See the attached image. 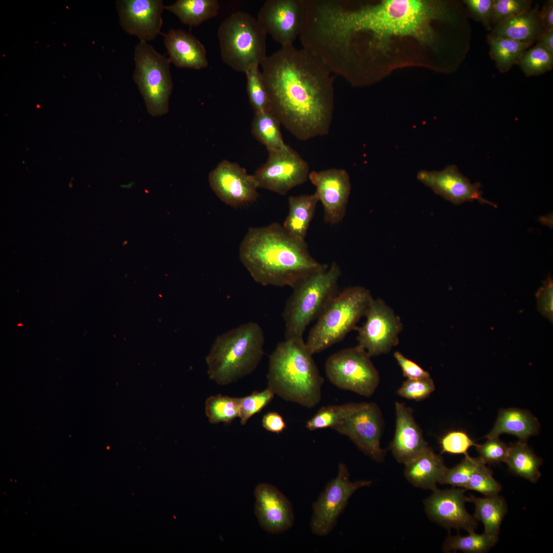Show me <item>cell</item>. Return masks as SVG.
Listing matches in <instances>:
<instances>
[{
  "mask_svg": "<svg viewBox=\"0 0 553 553\" xmlns=\"http://www.w3.org/2000/svg\"><path fill=\"white\" fill-rule=\"evenodd\" d=\"M255 515L261 527L272 534L282 533L293 525L294 514L289 500L275 486L258 484L254 491Z\"/></svg>",
  "mask_w": 553,
  "mask_h": 553,
  "instance_id": "obj_21",
  "label": "cell"
},
{
  "mask_svg": "<svg viewBox=\"0 0 553 553\" xmlns=\"http://www.w3.org/2000/svg\"><path fill=\"white\" fill-rule=\"evenodd\" d=\"M384 428L381 410L374 402H358L355 409L332 429L348 437L363 453L377 462L384 460L380 446Z\"/></svg>",
  "mask_w": 553,
  "mask_h": 553,
  "instance_id": "obj_13",
  "label": "cell"
},
{
  "mask_svg": "<svg viewBox=\"0 0 553 553\" xmlns=\"http://www.w3.org/2000/svg\"><path fill=\"white\" fill-rule=\"evenodd\" d=\"M309 174L308 163L287 145L282 150L269 152L265 163L253 176L259 188L285 195L292 188L306 182Z\"/></svg>",
  "mask_w": 553,
  "mask_h": 553,
  "instance_id": "obj_14",
  "label": "cell"
},
{
  "mask_svg": "<svg viewBox=\"0 0 553 553\" xmlns=\"http://www.w3.org/2000/svg\"><path fill=\"white\" fill-rule=\"evenodd\" d=\"M341 275L339 266L333 262L292 288L282 314L285 338H303L306 327L318 318L339 292Z\"/></svg>",
  "mask_w": 553,
  "mask_h": 553,
  "instance_id": "obj_6",
  "label": "cell"
},
{
  "mask_svg": "<svg viewBox=\"0 0 553 553\" xmlns=\"http://www.w3.org/2000/svg\"><path fill=\"white\" fill-rule=\"evenodd\" d=\"M318 201L315 193L288 198L289 212L283 226L289 235L299 240L305 241Z\"/></svg>",
  "mask_w": 553,
  "mask_h": 553,
  "instance_id": "obj_27",
  "label": "cell"
},
{
  "mask_svg": "<svg viewBox=\"0 0 553 553\" xmlns=\"http://www.w3.org/2000/svg\"><path fill=\"white\" fill-rule=\"evenodd\" d=\"M464 489L492 496L498 494L502 485L493 477L492 470L482 461L472 474Z\"/></svg>",
  "mask_w": 553,
  "mask_h": 553,
  "instance_id": "obj_38",
  "label": "cell"
},
{
  "mask_svg": "<svg viewBox=\"0 0 553 553\" xmlns=\"http://www.w3.org/2000/svg\"><path fill=\"white\" fill-rule=\"evenodd\" d=\"M539 6L494 25L488 36L513 40L530 47L544 31Z\"/></svg>",
  "mask_w": 553,
  "mask_h": 553,
  "instance_id": "obj_24",
  "label": "cell"
},
{
  "mask_svg": "<svg viewBox=\"0 0 553 553\" xmlns=\"http://www.w3.org/2000/svg\"><path fill=\"white\" fill-rule=\"evenodd\" d=\"M134 58L133 79L148 112L154 117L166 114L173 87L169 59L141 41L135 47Z\"/></svg>",
  "mask_w": 553,
  "mask_h": 553,
  "instance_id": "obj_9",
  "label": "cell"
},
{
  "mask_svg": "<svg viewBox=\"0 0 553 553\" xmlns=\"http://www.w3.org/2000/svg\"><path fill=\"white\" fill-rule=\"evenodd\" d=\"M405 475L413 485L434 490L446 471L443 458L428 446L405 464Z\"/></svg>",
  "mask_w": 553,
  "mask_h": 553,
  "instance_id": "obj_25",
  "label": "cell"
},
{
  "mask_svg": "<svg viewBox=\"0 0 553 553\" xmlns=\"http://www.w3.org/2000/svg\"><path fill=\"white\" fill-rule=\"evenodd\" d=\"M416 177L436 194L455 205L476 200L481 204L496 207L483 198L479 189L480 184L472 183L455 165H449L440 171L420 170Z\"/></svg>",
  "mask_w": 553,
  "mask_h": 553,
  "instance_id": "obj_19",
  "label": "cell"
},
{
  "mask_svg": "<svg viewBox=\"0 0 553 553\" xmlns=\"http://www.w3.org/2000/svg\"><path fill=\"white\" fill-rule=\"evenodd\" d=\"M371 484L369 480H350L346 465L339 463L337 475L327 483L313 503L310 521L312 533L320 537L330 533L351 496L359 488Z\"/></svg>",
  "mask_w": 553,
  "mask_h": 553,
  "instance_id": "obj_11",
  "label": "cell"
},
{
  "mask_svg": "<svg viewBox=\"0 0 553 553\" xmlns=\"http://www.w3.org/2000/svg\"><path fill=\"white\" fill-rule=\"evenodd\" d=\"M373 297L367 288L356 286L339 291L308 334L306 346L312 354L341 341L365 316Z\"/></svg>",
  "mask_w": 553,
  "mask_h": 553,
  "instance_id": "obj_7",
  "label": "cell"
},
{
  "mask_svg": "<svg viewBox=\"0 0 553 553\" xmlns=\"http://www.w3.org/2000/svg\"><path fill=\"white\" fill-rule=\"evenodd\" d=\"M441 453L463 454L467 455L469 449L477 444L469 435L461 430H453L447 432L439 440Z\"/></svg>",
  "mask_w": 553,
  "mask_h": 553,
  "instance_id": "obj_41",
  "label": "cell"
},
{
  "mask_svg": "<svg viewBox=\"0 0 553 553\" xmlns=\"http://www.w3.org/2000/svg\"><path fill=\"white\" fill-rule=\"evenodd\" d=\"M435 386L432 378L425 379H407L397 390L398 395L408 399L422 400L434 391Z\"/></svg>",
  "mask_w": 553,
  "mask_h": 553,
  "instance_id": "obj_43",
  "label": "cell"
},
{
  "mask_svg": "<svg viewBox=\"0 0 553 553\" xmlns=\"http://www.w3.org/2000/svg\"><path fill=\"white\" fill-rule=\"evenodd\" d=\"M482 444L475 446L479 458L485 464H495L505 461L508 446L499 437L487 438Z\"/></svg>",
  "mask_w": 553,
  "mask_h": 553,
  "instance_id": "obj_44",
  "label": "cell"
},
{
  "mask_svg": "<svg viewBox=\"0 0 553 553\" xmlns=\"http://www.w3.org/2000/svg\"><path fill=\"white\" fill-rule=\"evenodd\" d=\"M358 403L352 402L323 407L307 421L306 428L310 431L332 429L349 416L355 409Z\"/></svg>",
  "mask_w": 553,
  "mask_h": 553,
  "instance_id": "obj_35",
  "label": "cell"
},
{
  "mask_svg": "<svg viewBox=\"0 0 553 553\" xmlns=\"http://www.w3.org/2000/svg\"><path fill=\"white\" fill-rule=\"evenodd\" d=\"M537 41L538 44L553 53V30L544 31Z\"/></svg>",
  "mask_w": 553,
  "mask_h": 553,
  "instance_id": "obj_50",
  "label": "cell"
},
{
  "mask_svg": "<svg viewBox=\"0 0 553 553\" xmlns=\"http://www.w3.org/2000/svg\"><path fill=\"white\" fill-rule=\"evenodd\" d=\"M239 257L254 280L264 286L292 288L327 265L311 256L305 241L294 238L277 223L249 228Z\"/></svg>",
  "mask_w": 553,
  "mask_h": 553,
  "instance_id": "obj_3",
  "label": "cell"
},
{
  "mask_svg": "<svg viewBox=\"0 0 553 553\" xmlns=\"http://www.w3.org/2000/svg\"><path fill=\"white\" fill-rule=\"evenodd\" d=\"M465 491L460 487L442 490L436 488L423 502L428 516L445 528L474 532L478 522L465 508V504L468 502Z\"/></svg>",
  "mask_w": 553,
  "mask_h": 553,
  "instance_id": "obj_18",
  "label": "cell"
},
{
  "mask_svg": "<svg viewBox=\"0 0 553 553\" xmlns=\"http://www.w3.org/2000/svg\"><path fill=\"white\" fill-rule=\"evenodd\" d=\"M330 9L337 27L377 72L379 58L394 39L411 37L431 43L435 36L432 22L450 19L441 1L333 0Z\"/></svg>",
  "mask_w": 553,
  "mask_h": 553,
  "instance_id": "obj_2",
  "label": "cell"
},
{
  "mask_svg": "<svg viewBox=\"0 0 553 553\" xmlns=\"http://www.w3.org/2000/svg\"><path fill=\"white\" fill-rule=\"evenodd\" d=\"M395 413V433L389 448L397 461L405 464L426 449L428 444L410 407L396 402Z\"/></svg>",
  "mask_w": 553,
  "mask_h": 553,
  "instance_id": "obj_22",
  "label": "cell"
},
{
  "mask_svg": "<svg viewBox=\"0 0 553 553\" xmlns=\"http://www.w3.org/2000/svg\"><path fill=\"white\" fill-rule=\"evenodd\" d=\"M262 426L267 431L275 433L282 432L286 428L283 417L275 412H270L263 417Z\"/></svg>",
  "mask_w": 553,
  "mask_h": 553,
  "instance_id": "obj_48",
  "label": "cell"
},
{
  "mask_svg": "<svg viewBox=\"0 0 553 553\" xmlns=\"http://www.w3.org/2000/svg\"><path fill=\"white\" fill-rule=\"evenodd\" d=\"M241 397L218 394L209 397L205 402V413L213 424L230 423L239 417Z\"/></svg>",
  "mask_w": 553,
  "mask_h": 553,
  "instance_id": "obj_33",
  "label": "cell"
},
{
  "mask_svg": "<svg viewBox=\"0 0 553 553\" xmlns=\"http://www.w3.org/2000/svg\"><path fill=\"white\" fill-rule=\"evenodd\" d=\"M303 338H285L269 356L268 388L286 401L307 408L321 399L324 380Z\"/></svg>",
  "mask_w": 553,
  "mask_h": 553,
  "instance_id": "obj_4",
  "label": "cell"
},
{
  "mask_svg": "<svg viewBox=\"0 0 553 553\" xmlns=\"http://www.w3.org/2000/svg\"><path fill=\"white\" fill-rule=\"evenodd\" d=\"M281 122L270 111L255 112L251 124L254 137L268 153L279 151L286 145L281 132Z\"/></svg>",
  "mask_w": 553,
  "mask_h": 553,
  "instance_id": "obj_31",
  "label": "cell"
},
{
  "mask_svg": "<svg viewBox=\"0 0 553 553\" xmlns=\"http://www.w3.org/2000/svg\"><path fill=\"white\" fill-rule=\"evenodd\" d=\"M529 0H494L492 26L503 22L531 9Z\"/></svg>",
  "mask_w": 553,
  "mask_h": 553,
  "instance_id": "obj_42",
  "label": "cell"
},
{
  "mask_svg": "<svg viewBox=\"0 0 553 553\" xmlns=\"http://www.w3.org/2000/svg\"><path fill=\"white\" fill-rule=\"evenodd\" d=\"M490 55L502 73L508 71L518 64L524 52L530 47L527 45L504 38L487 36Z\"/></svg>",
  "mask_w": 553,
  "mask_h": 553,
  "instance_id": "obj_32",
  "label": "cell"
},
{
  "mask_svg": "<svg viewBox=\"0 0 553 553\" xmlns=\"http://www.w3.org/2000/svg\"><path fill=\"white\" fill-rule=\"evenodd\" d=\"M539 430L538 420L529 411L518 408L501 409L493 429L484 437H498L506 433L526 442L530 436L538 434Z\"/></svg>",
  "mask_w": 553,
  "mask_h": 553,
  "instance_id": "obj_26",
  "label": "cell"
},
{
  "mask_svg": "<svg viewBox=\"0 0 553 553\" xmlns=\"http://www.w3.org/2000/svg\"><path fill=\"white\" fill-rule=\"evenodd\" d=\"M164 6L162 0L118 1L120 25L125 32L141 41L152 40L161 33Z\"/></svg>",
  "mask_w": 553,
  "mask_h": 553,
  "instance_id": "obj_20",
  "label": "cell"
},
{
  "mask_svg": "<svg viewBox=\"0 0 553 553\" xmlns=\"http://www.w3.org/2000/svg\"><path fill=\"white\" fill-rule=\"evenodd\" d=\"M304 12V0H267L257 19L267 34L285 47L293 45L300 36Z\"/></svg>",
  "mask_w": 553,
  "mask_h": 553,
  "instance_id": "obj_15",
  "label": "cell"
},
{
  "mask_svg": "<svg viewBox=\"0 0 553 553\" xmlns=\"http://www.w3.org/2000/svg\"><path fill=\"white\" fill-rule=\"evenodd\" d=\"M463 3L472 18L480 22L487 30L491 31L494 0H465Z\"/></svg>",
  "mask_w": 553,
  "mask_h": 553,
  "instance_id": "obj_45",
  "label": "cell"
},
{
  "mask_svg": "<svg viewBox=\"0 0 553 553\" xmlns=\"http://www.w3.org/2000/svg\"><path fill=\"white\" fill-rule=\"evenodd\" d=\"M164 42L168 58L176 67L196 70L207 67L205 47L194 36L181 30L171 29L164 34Z\"/></svg>",
  "mask_w": 553,
  "mask_h": 553,
  "instance_id": "obj_23",
  "label": "cell"
},
{
  "mask_svg": "<svg viewBox=\"0 0 553 553\" xmlns=\"http://www.w3.org/2000/svg\"><path fill=\"white\" fill-rule=\"evenodd\" d=\"M364 325L356 327L358 346L370 357L388 353L399 343L402 329L400 317L384 300L372 299Z\"/></svg>",
  "mask_w": 553,
  "mask_h": 553,
  "instance_id": "obj_12",
  "label": "cell"
},
{
  "mask_svg": "<svg viewBox=\"0 0 553 553\" xmlns=\"http://www.w3.org/2000/svg\"><path fill=\"white\" fill-rule=\"evenodd\" d=\"M541 21L544 31L553 30V1H547L539 11Z\"/></svg>",
  "mask_w": 553,
  "mask_h": 553,
  "instance_id": "obj_49",
  "label": "cell"
},
{
  "mask_svg": "<svg viewBox=\"0 0 553 553\" xmlns=\"http://www.w3.org/2000/svg\"><path fill=\"white\" fill-rule=\"evenodd\" d=\"M309 179L322 204L324 222L333 225L340 223L345 216L351 189L348 172L335 168L312 171Z\"/></svg>",
  "mask_w": 553,
  "mask_h": 553,
  "instance_id": "obj_16",
  "label": "cell"
},
{
  "mask_svg": "<svg viewBox=\"0 0 553 553\" xmlns=\"http://www.w3.org/2000/svg\"><path fill=\"white\" fill-rule=\"evenodd\" d=\"M266 36L257 19L245 12L232 13L218 30L223 61L243 73L252 66H260L267 57Z\"/></svg>",
  "mask_w": 553,
  "mask_h": 553,
  "instance_id": "obj_8",
  "label": "cell"
},
{
  "mask_svg": "<svg viewBox=\"0 0 553 553\" xmlns=\"http://www.w3.org/2000/svg\"><path fill=\"white\" fill-rule=\"evenodd\" d=\"M164 9L176 15L184 25L197 26L218 14L217 0H178Z\"/></svg>",
  "mask_w": 553,
  "mask_h": 553,
  "instance_id": "obj_30",
  "label": "cell"
},
{
  "mask_svg": "<svg viewBox=\"0 0 553 553\" xmlns=\"http://www.w3.org/2000/svg\"><path fill=\"white\" fill-rule=\"evenodd\" d=\"M505 462L512 473L532 483L537 482L541 476L539 467L543 459L537 456L525 442L519 441L508 446Z\"/></svg>",
  "mask_w": 553,
  "mask_h": 553,
  "instance_id": "obj_29",
  "label": "cell"
},
{
  "mask_svg": "<svg viewBox=\"0 0 553 553\" xmlns=\"http://www.w3.org/2000/svg\"><path fill=\"white\" fill-rule=\"evenodd\" d=\"M527 77L539 76L553 67V53L537 44L527 49L518 64Z\"/></svg>",
  "mask_w": 553,
  "mask_h": 553,
  "instance_id": "obj_36",
  "label": "cell"
},
{
  "mask_svg": "<svg viewBox=\"0 0 553 553\" xmlns=\"http://www.w3.org/2000/svg\"><path fill=\"white\" fill-rule=\"evenodd\" d=\"M468 502L474 504V517L483 523L484 532L498 541L500 526L507 511L504 498L498 494L483 498L471 495Z\"/></svg>",
  "mask_w": 553,
  "mask_h": 553,
  "instance_id": "obj_28",
  "label": "cell"
},
{
  "mask_svg": "<svg viewBox=\"0 0 553 553\" xmlns=\"http://www.w3.org/2000/svg\"><path fill=\"white\" fill-rule=\"evenodd\" d=\"M394 357L401 368L403 376L408 379H420L430 377V374L428 371L414 361L406 357L400 352H395Z\"/></svg>",
  "mask_w": 553,
  "mask_h": 553,
  "instance_id": "obj_46",
  "label": "cell"
},
{
  "mask_svg": "<svg viewBox=\"0 0 553 553\" xmlns=\"http://www.w3.org/2000/svg\"><path fill=\"white\" fill-rule=\"evenodd\" d=\"M245 74L249 101L253 109L255 112L271 111L268 95L259 66H251L245 71Z\"/></svg>",
  "mask_w": 553,
  "mask_h": 553,
  "instance_id": "obj_37",
  "label": "cell"
},
{
  "mask_svg": "<svg viewBox=\"0 0 553 553\" xmlns=\"http://www.w3.org/2000/svg\"><path fill=\"white\" fill-rule=\"evenodd\" d=\"M367 352L358 345L340 350L327 359V378L338 388L365 397L372 396L379 375Z\"/></svg>",
  "mask_w": 553,
  "mask_h": 553,
  "instance_id": "obj_10",
  "label": "cell"
},
{
  "mask_svg": "<svg viewBox=\"0 0 553 553\" xmlns=\"http://www.w3.org/2000/svg\"><path fill=\"white\" fill-rule=\"evenodd\" d=\"M210 187L225 204L238 206L254 200L259 186L253 175L226 160L221 161L209 174Z\"/></svg>",
  "mask_w": 553,
  "mask_h": 553,
  "instance_id": "obj_17",
  "label": "cell"
},
{
  "mask_svg": "<svg viewBox=\"0 0 553 553\" xmlns=\"http://www.w3.org/2000/svg\"><path fill=\"white\" fill-rule=\"evenodd\" d=\"M271 112L302 141L329 133L334 109V76L308 50L282 47L260 65Z\"/></svg>",
  "mask_w": 553,
  "mask_h": 553,
  "instance_id": "obj_1",
  "label": "cell"
},
{
  "mask_svg": "<svg viewBox=\"0 0 553 553\" xmlns=\"http://www.w3.org/2000/svg\"><path fill=\"white\" fill-rule=\"evenodd\" d=\"M264 341L262 328L254 322L218 335L206 357L209 378L224 386L252 373L263 356Z\"/></svg>",
  "mask_w": 553,
  "mask_h": 553,
  "instance_id": "obj_5",
  "label": "cell"
},
{
  "mask_svg": "<svg viewBox=\"0 0 553 553\" xmlns=\"http://www.w3.org/2000/svg\"><path fill=\"white\" fill-rule=\"evenodd\" d=\"M273 391L267 388L261 392L254 391L250 395L241 397L239 417L241 424H245L253 415L260 412L272 400Z\"/></svg>",
  "mask_w": 553,
  "mask_h": 553,
  "instance_id": "obj_40",
  "label": "cell"
},
{
  "mask_svg": "<svg viewBox=\"0 0 553 553\" xmlns=\"http://www.w3.org/2000/svg\"><path fill=\"white\" fill-rule=\"evenodd\" d=\"M497 542L484 531L482 534L473 532L466 536L449 535L443 543L442 549L446 552L460 551L467 553H484L489 551Z\"/></svg>",
  "mask_w": 553,
  "mask_h": 553,
  "instance_id": "obj_34",
  "label": "cell"
},
{
  "mask_svg": "<svg viewBox=\"0 0 553 553\" xmlns=\"http://www.w3.org/2000/svg\"><path fill=\"white\" fill-rule=\"evenodd\" d=\"M552 280L549 276L537 294L539 311L550 320H552Z\"/></svg>",
  "mask_w": 553,
  "mask_h": 553,
  "instance_id": "obj_47",
  "label": "cell"
},
{
  "mask_svg": "<svg viewBox=\"0 0 553 553\" xmlns=\"http://www.w3.org/2000/svg\"><path fill=\"white\" fill-rule=\"evenodd\" d=\"M481 462L479 457L465 456L459 463L447 469L439 483L464 488L472 474Z\"/></svg>",
  "mask_w": 553,
  "mask_h": 553,
  "instance_id": "obj_39",
  "label": "cell"
}]
</instances>
